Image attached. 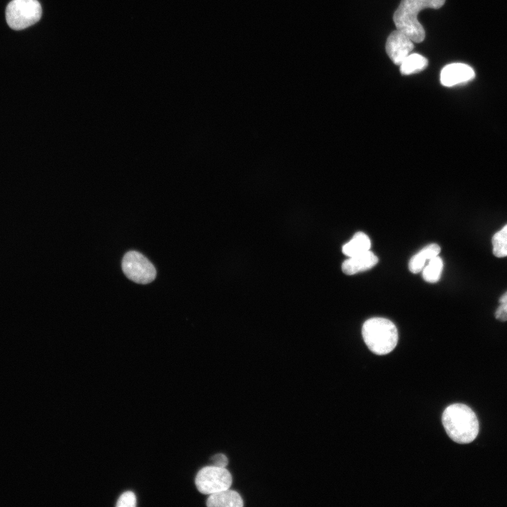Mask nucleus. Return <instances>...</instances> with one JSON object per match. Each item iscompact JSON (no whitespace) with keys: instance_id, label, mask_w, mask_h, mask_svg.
<instances>
[{"instance_id":"obj_1","label":"nucleus","mask_w":507,"mask_h":507,"mask_svg":"<svg viewBox=\"0 0 507 507\" xmlns=\"http://www.w3.org/2000/svg\"><path fill=\"white\" fill-rule=\"evenodd\" d=\"M449 437L458 444L472 442L479 432V422L475 413L468 406L454 403L449 406L442 418Z\"/></svg>"},{"instance_id":"obj_2","label":"nucleus","mask_w":507,"mask_h":507,"mask_svg":"<svg viewBox=\"0 0 507 507\" xmlns=\"http://www.w3.org/2000/svg\"><path fill=\"white\" fill-rule=\"evenodd\" d=\"M445 0H401L393 16L398 30L408 36L413 42L420 43L425 37L423 25L418 20V15L425 8L438 9Z\"/></svg>"},{"instance_id":"obj_3","label":"nucleus","mask_w":507,"mask_h":507,"mask_svg":"<svg viewBox=\"0 0 507 507\" xmlns=\"http://www.w3.org/2000/svg\"><path fill=\"white\" fill-rule=\"evenodd\" d=\"M363 340L368 349L377 355L391 352L398 342V331L395 325L384 318L367 320L362 327Z\"/></svg>"},{"instance_id":"obj_4","label":"nucleus","mask_w":507,"mask_h":507,"mask_svg":"<svg viewBox=\"0 0 507 507\" xmlns=\"http://www.w3.org/2000/svg\"><path fill=\"white\" fill-rule=\"evenodd\" d=\"M42 13L37 0H12L6 8V20L11 29L20 30L38 22Z\"/></svg>"},{"instance_id":"obj_5","label":"nucleus","mask_w":507,"mask_h":507,"mask_svg":"<svg viewBox=\"0 0 507 507\" xmlns=\"http://www.w3.org/2000/svg\"><path fill=\"white\" fill-rule=\"evenodd\" d=\"M232 475L225 468L208 465L202 468L195 477L197 490L204 494H211L230 489Z\"/></svg>"},{"instance_id":"obj_6","label":"nucleus","mask_w":507,"mask_h":507,"mask_svg":"<svg viewBox=\"0 0 507 507\" xmlns=\"http://www.w3.org/2000/svg\"><path fill=\"white\" fill-rule=\"evenodd\" d=\"M122 270L130 280L146 284L154 280L156 270L143 254L136 251L127 252L122 261Z\"/></svg>"},{"instance_id":"obj_7","label":"nucleus","mask_w":507,"mask_h":507,"mask_svg":"<svg viewBox=\"0 0 507 507\" xmlns=\"http://www.w3.org/2000/svg\"><path fill=\"white\" fill-rule=\"evenodd\" d=\"M385 48L392 62L400 65L413 49L414 44L408 36L396 29L389 35Z\"/></svg>"},{"instance_id":"obj_8","label":"nucleus","mask_w":507,"mask_h":507,"mask_svg":"<svg viewBox=\"0 0 507 507\" xmlns=\"http://www.w3.org/2000/svg\"><path fill=\"white\" fill-rule=\"evenodd\" d=\"M475 76V71L470 65L454 63L443 68L440 74V81L445 87H453L467 82L472 80Z\"/></svg>"},{"instance_id":"obj_9","label":"nucleus","mask_w":507,"mask_h":507,"mask_svg":"<svg viewBox=\"0 0 507 507\" xmlns=\"http://www.w3.org/2000/svg\"><path fill=\"white\" fill-rule=\"evenodd\" d=\"M377 262L378 258L369 250L344 261L342 270L346 275H354L372 268Z\"/></svg>"},{"instance_id":"obj_10","label":"nucleus","mask_w":507,"mask_h":507,"mask_svg":"<svg viewBox=\"0 0 507 507\" xmlns=\"http://www.w3.org/2000/svg\"><path fill=\"white\" fill-rule=\"evenodd\" d=\"M208 507H242L244 501L240 494L230 489L209 495L206 500Z\"/></svg>"},{"instance_id":"obj_11","label":"nucleus","mask_w":507,"mask_h":507,"mask_svg":"<svg viewBox=\"0 0 507 507\" xmlns=\"http://www.w3.org/2000/svg\"><path fill=\"white\" fill-rule=\"evenodd\" d=\"M441 248L437 244H430L423 247L415 254L409 261L408 268L413 273L420 272L431 258L440 253Z\"/></svg>"},{"instance_id":"obj_12","label":"nucleus","mask_w":507,"mask_h":507,"mask_svg":"<svg viewBox=\"0 0 507 507\" xmlns=\"http://www.w3.org/2000/svg\"><path fill=\"white\" fill-rule=\"evenodd\" d=\"M370 246L371 242L368 236L364 232H358L342 246V252L351 257L369 251Z\"/></svg>"},{"instance_id":"obj_13","label":"nucleus","mask_w":507,"mask_h":507,"mask_svg":"<svg viewBox=\"0 0 507 507\" xmlns=\"http://www.w3.org/2000/svg\"><path fill=\"white\" fill-rule=\"evenodd\" d=\"M428 64L427 59L418 54H409L400 64L403 75H411L424 70Z\"/></svg>"},{"instance_id":"obj_14","label":"nucleus","mask_w":507,"mask_h":507,"mask_svg":"<svg viewBox=\"0 0 507 507\" xmlns=\"http://www.w3.org/2000/svg\"><path fill=\"white\" fill-rule=\"evenodd\" d=\"M443 270L442 259L438 256L431 258L423 268V277L427 282H437Z\"/></svg>"},{"instance_id":"obj_15","label":"nucleus","mask_w":507,"mask_h":507,"mask_svg":"<svg viewBox=\"0 0 507 507\" xmlns=\"http://www.w3.org/2000/svg\"><path fill=\"white\" fill-rule=\"evenodd\" d=\"M492 243V252L496 257L507 256V225L494 234Z\"/></svg>"},{"instance_id":"obj_16","label":"nucleus","mask_w":507,"mask_h":507,"mask_svg":"<svg viewBox=\"0 0 507 507\" xmlns=\"http://www.w3.org/2000/svg\"><path fill=\"white\" fill-rule=\"evenodd\" d=\"M135 494L130 491L124 492L119 497L116 506L118 507H134L136 506Z\"/></svg>"},{"instance_id":"obj_17","label":"nucleus","mask_w":507,"mask_h":507,"mask_svg":"<svg viewBox=\"0 0 507 507\" xmlns=\"http://www.w3.org/2000/svg\"><path fill=\"white\" fill-rule=\"evenodd\" d=\"M499 306L496 310L495 318L500 321L507 320V292L499 299Z\"/></svg>"},{"instance_id":"obj_18","label":"nucleus","mask_w":507,"mask_h":507,"mask_svg":"<svg viewBox=\"0 0 507 507\" xmlns=\"http://www.w3.org/2000/svg\"><path fill=\"white\" fill-rule=\"evenodd\" d=\"M211 460L215 466L225 468L228 464V458L223 453L215 454Z\"/></svg>"}]
</instances>
